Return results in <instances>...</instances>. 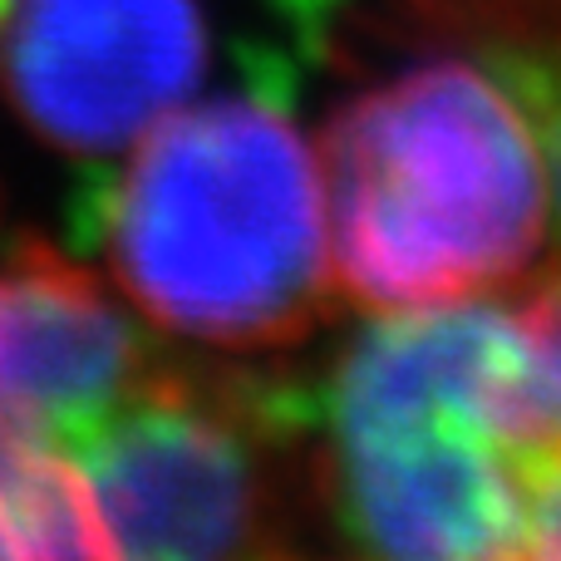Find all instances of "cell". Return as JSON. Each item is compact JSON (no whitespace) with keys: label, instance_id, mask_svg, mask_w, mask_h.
I'll return each instance as SVG.
<instances>
[{"label":"cell","instance_id":"1","mask_svg":"<svg viewBox=\"0 0 561 561\" xmlns=\"http://www.w3.org/2000/svg\"><path fill=\"white\" fill-rule=\"evenodd\" d=\"M369 320L330 389V517L389 557H517L523 483L561 454V262Z\"/></svg>","mask_w":561,"mask_h":561},{"label":"cell","instance_id":"2","mask_svg":"<svg viewBox=\"0 0 561 561\" xmlns=\"http://www.w3.org/2000/svg\"><path fill=\"white\" fill-rule=\"evenodd\" d=\"M316 153L335 296L365 316L483 300L552 262V124L483 59L428 55L359 89Z\"/></svg>","mask_w":561,"mask_h":561},{"label":"cell","instance_id":"3","mask_svg":"<svg viewBox=\"0 0 561 561\" xmlns=\"http://www.w3.org/2000/svg\"><path fill=\"white\" fill-rule=\"evenodd\" d=\"M108 262L148 325L213 345L296 340L335 296L316 144L242 99L173 108L114 187Z\"/></svg>","mask_w":561,"mask_h":561},{"label":"cell","instance_id":"4","mask_svg":"<svg viewBox=\"0 0 561 561\" xmlns=\"http://www.w3.org/2000/svg\"><path fill=\"white\" fill-rule=\"evenodd\" d=\"M153 365L94 276L49 256L0 272V557H99L69 454Z\"/></svg>","mask_w":561,"mask_h":561},{"label":"cell","instance_id":"5","mask_svg":"<svg viewBox=\"0 0 561 561\" xmlns=\"http://www.w3.org/2000/svg\"><path fill=\"white\" fill-rule=\"evenodd\" d=\"M99 557H232L272 547L280 488L256 419L153 365L75 444Z\"/></svg>","mask_w":561,"mask_h":561},{"label":"cell","instance_id":"6","mask_svg":"<svg viewBox=\"0 0 561 561\" xmlns=\"http://www.w3.org/2000/svg\"><path fill=\"white\" fill-rule=\"evenodd\" d=\"M0 55L55 138L124 144L178 108L197 25L187 0H15Z\"/></svg>","mask_w":561,"mask_h":561},{"label":"cell","instance_id":"7","mask_svg":"<svg viewBox=\"0 0 561 561\" xmlns=\"http://www.w3.org/2000/svg\"><path fill=\"white\" fill-rule=\"evenodd\" d=\"M517 557H561V454H547L523 483Z\"/></svg>","mask_w":561,"mask_h":561},{"label":"cell","instance_id":"8","mask_svg":"<svg viewBox=\"0 0 561 561\" xmlns=\"http://www.w3.org/2000/svg\"><path fill=\"white\" fill-rule=\"evenodd\" d=\"M10 10H15V0H0V45H5V25H10Z\"/></svg>","mask_w":561,"mask_h":561}]
</instances>
